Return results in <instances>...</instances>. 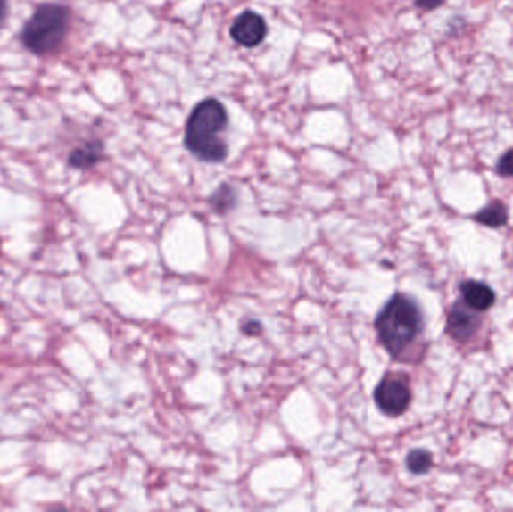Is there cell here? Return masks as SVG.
<instances>
[{
    "label": "cell",
    "mask_w": 513,
    "mask_h": 512,
    "mask_svg": "<svg viewBox=\"0 0 513 512\" xmlns=\"http://www.w3.org/2000/svg\"><path fill=\"white\" fill-rule=\"evenodd\" d=\"M228 114L215 98L198 103L189 116L185 129V147L194 157L204 162H222L228 155V147L218 134L226 128Z\"/></svg>",
    "instance_id": "7a4b0ae2"
},
{
    "label": "cell",
    "mask_w": 513,
    "mask_h": 512,
    "mask_svg": "<svg viewBox=\"0 0 513 512\" xmlns=\"http://www.w3.org/2000/svg\"><path fill=\"white\" fill-rule=\"evenodd\" d=\"M230 35L236 43L244 47H257L268 35V24L263 17L254 11H245L236 17L231 24Z\"/></svg>",
    "instance_id": "8992f818"
},
{
    "label": "cell",
    "mask_w": 513,
    "mask_h": 512,
    "mask_svg": "<svg viewBox=\"0 0 513 512\" xmlns=\"http://www.w3.org/2000/svg\"><path fill=\"white\" fill-rule=\"evenodd\" d=\"M416 6L424 11H434L440 8V6L446 2V0H415Z\"/></svg>",
    "instance_id": "5bb4252c"
},
{
    "label": "cell",
    "mask_w": 513,
    "mask_h": 512,
    "mask_svg": "<svg viewBox=\"0 0 513 512\" xmlns=\"http://www.w3.org/2000/svg\"><path fill=\"white\" fill-rule=\"evenodd\" d=\"M236 202H237V194L233 186H219L212 197L209 199V203L212 204V208L217 211L218 214H227L228 211L235 208Z\"/></svg>",
    "instance_id": "8fae6325"
},
{
    "label": "cell",
    "mask_w": 513,
    "mask_h": 512,
    "mask_svg": "<svg viewBox=\"0 0 513 512\" xmlns=\"http://www.w3.org/2000/svg\"><path fill=\"white\" fill-rule=\"evenodd\" d=\"M8 19V0H0V30L5 26Z\"/></svg>",
    "instance_id": "9a60e30c"
},
{
    "label": "cell",
    "mask_w": 513,
    "mask_h": 512,
    "mask_svg": "<svg viewBox=\"0 0 513 512\" xmlns=\"http://www.w3.org/2000/svg\"><path fill=\"white\" fill-rule=\"evenodd\" d=\"M473 219L485 227H503L509 221V209L501 200H492L486 204L485 208H482Z\"/></svg>",
    "instance_id": "9c48e42d"
},
{
    "label": "cell",
    "mask_w": 513,
    "mask_h": 512,
    "mask_svg": "<svg viewBox=\"0 0 513 512\" xmlns=\"http://www.w3.org/2000/svg\"><path fill=\"white\" fill-rule=\"evenodd\" d=\"M71 10L61 4H43L33 11L26 21L20 41L35 56H48L56 53L70 34Z\"/></svg>",
    "instance_id": "3957f363"
},
{
    "label": "cell",
    "mask_w": 513,
    "mask_h": 512,
    "mask_svg": "<svg viewBox=\"0 0 513 512\" xmlns=\"http://www.w3.org/2000/svg\"><path fill=\"white\" fill-rule=\"evenodd\" d=\"M475 310L457 301L449 310L446 334L458 344H467L477 335L482 326V318Z\"/></svg>",
    "instance_id": "5b68a950"
},
{
    "label": "cell",
    "mask_w": 513,
    "mask_h": 512,
    "mask_svg": "<svg viewBox=\"0 0 513 512\" xmlns=\"http://www.w3.org/2000/svg\"><path fill=\"white\" fill-rule=\"evenodd\" d=\"M411 388L409 377L402 375H386L377 384L374 400L386 417H398L409 410L411 404Z\"/></svg>",
    "instance_id": "277c9868"
},
{
    "label": "cell",
    "mask_w": 513,
    "mask_h": 512,
    "mask_svg": "<svg viewBox=\"0 0 513 512\" xmlns=\"http://www.w3.org/2000/svg\"><path fill=\"white\" fill-rule=\"evenodd\" d=\"M405 465L413 475L428 474L429 470L433 469L434 457L426 450H410L409 456L405 458Z\"/></svg>",
    "instance_id": "30bf717a"
},
{
    "label": "cell",
    "mask_w": 513,
    "mask_h": 512,
    "mask_svg": "<svg viewBox=\"0 0 513 512\" xmlns=\"http://www.w3.org/2000/svg\"><path fill=\"white\" fill-rule=\"evenodd\" d=\"M461 301L477 313H486L494 307L497 296L492 287L484 281L467 280L459 285Z\"/></svg>",
    "instance_id": "52a82bcc"
},
{
    "label": "cell",
    "mask_w": 513,
    "mask_h": 512,
    "mask_svg": "<svg viewBox=\"0 0 513 512\" xmlns=\"http://www.w3.org/2000/svg\"><path fill=\"white\" fill-rule=\"evenodd\" d=\"M378 340L393 359L411 362L410 355L424 338V311L409 294L395 293L376 318Z\"/></svg>",
    "instance_id": "6da1fadb"
},
{
    "label": "cell",
    "mask_w": 513,
    "mask_h": 512,
    "mask_svg": "<svg viewBox=\"0 0 513 512\" xmlns=\"http://www.w3.org/2000/svg\"><path fill=\"white\" fill-rule=\"evenodd\" d=\"M103 158H104V143L101 140H90L83 146L76 147L70 153L68 164L76 170H89L98 162L103 161Z\"/></svg>",
    "instance_id": "ba28073f"
},
{
    "label": "cell",
    "mask_w": 513,
    "mask_h": 512,
    "mask_svg": "<svg viewBox=\"0 0 513 512\" xmlns=\"http://www.w3.org/2000/svg\"><path fill=\"white\" fill-rule=\"evenodd\" d=\"M495 170L503 178H513V149H509L499 158Z\"/></svg>",
    "instance_id": "7c38bea8"
},
{
    "label": "cell",
    "mask_w": 513,
    "mask_h": 512,
    "mask_svg": "<svg viewBox=\"0 0 513 512\" xmlns=\"http://www.w3.org/2000/svg\"><path fill=\"white\" fill-rule=\"evenodd\" d=\"M242 333L245 335H251V337H255V335H260L263 333V326L259 320H246V322L242 323Z\"/></svg>",
    "instance_id": "4fadbf2b"
}]
</instances>
